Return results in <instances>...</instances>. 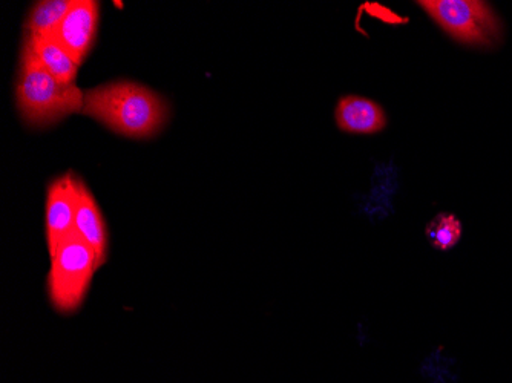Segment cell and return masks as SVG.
I'll list each match as a JSON object with an SVG mask.
<instances>
[{
    "label": "cell",
    "instance_id": "6da1fadb",
    "mask_svg": "<svg viewBox=\"0 0 512 383\" xmlns=\"http://www.w3.org/2000/svg\"><path fill=\"white\" fill-rule=\"evenodd\" d=\"M168 112L157 92L134 82L106 83L83 97V115L129 138L154 137L165 126Z\"/></svg>",
    "mask_w": 512,
    "mask_h": 383
},
{
    "label": "cell",
    "instance_id": "7a4b0ae2",
    "mask_svg": "<svg viewBox=\"0 0 512 383\" xmlns=\"http://www.w3.org/2000/svg\"><path fill=\"white\" fill-rule=\"evenodd\" d=\"M85 92L63 85L37 59L23 40L17 76L16 102L23 122L31 128H48L73 114H82Z\"/></svg>",
    "mask_w": 512,
    "mask_h": 383
},
{
    "label": "cell",
    "instance_id": "3957f363",
    "mask_svg": "<svg viewBox=\"0 0 512 383\" xmlns=\"http://www.w3.org/2000/svg\"><path fill=\"white\" fill-rule=\"evenodd\" d=\"M97 269L96 252L79 233H71L51 255L48 293L54 308L60 313L79 310Z\"/></svg>",
    "mask_w": 512,
    "mask_h": 383
},
{
    "label": "cell",
    "instance_id": "277c9868",
    "mask_svg": "<svg viewBox=\"0 0 512 383\" xmlns=\"http://www.w3.org/2000/svg\"><path fill=\"white\" fill-rule=\"evenodd\" d=\"M422 8L451 37L468 45H491L500 36V22L480 0H421Z\"/></svg>",
    "mask_w": 512,
    "mask_h": 383
},
{
    "label": "cell",
    "instance_id": "5b68a950",
    "mask_svg": "<svg viewBox=\"0 0 512 383\" xmlns=\"http://www.w3.org/2000/svg\"><path fill=\"white\" fill-rule=\"evenodd\" d=\"M82 180L73 172L56 178L46 194V244L54 255L60 244L76 232V212Z\"/></svg>",
    "mask_w": 512,
    "mask_h": 383
},
{
    "label": "cell",
    "instance_id": "8992f818",
    "mask_svg": "<svg viewBox=\"0 0 512 383\" xmlns=\"http://www.w3.org/2000/svg\"><path fill=\"white\" fill-rule=\"evenodd\" d=\"M100 4L94 0H76L65 19L50 34L79 65L85 62L96 42Z\"/></svg>",
    "mask_w": 512,
    "mask_h": 383
},
{
    "label": "cell",
    "instance_id": "52a82bcc",
    "mask_svg": "<svg viewBox=\"0 0 512 383\" xmlns=\"http://www.w3.org/2000/svg\"><path fill=\"white\" fill-rule=\"evenodd\" d=\"M336 123L345 132L375 134L385 128L387 117L378 103L358 95H347L339 100Z\"/></svg>",
    "mask_w": 512,
    "mask_h": 383
},
{
    "label": "cell",
    "instance_id": "ba28073f",
    "mask_svg": "<svg viewBox=\"0 0 512 383\" xmlns=\"http://www.w3.org/2000/svg\"><path fill=\"white\" fill-rule=\"evenodd\" d=\"M76 232L96 252L99 267L102 266L106 261V255H108V235H106L105 221H103L99 204L94 200L91 190L83 181L80 186L79 203H77Z\"/></svg>",
    "mask_w": 512,
    "mask_h": 383
},
{
    "label": "cell",
    "instance_id": "9c48e42d",
    "mask_svg": "<svg viewBox=\"0 0 512 383\" xmlns=\"http://www.w3.org/2000/svg\"><path fill=\"white\" fill-rule=\"evenodd\" d=\"M25 40L30 43L31 50L60 83L63 85H76L79 63L71 57V54L57 42L50 34H25Z\"/></svg>",
    "mask_w": 512,
    "mask_h": 383
},
{
    "label": "cell",
    "instance_id": "30bf717a",
    "mask_svg": "<svg viewBox=\"0 0 512 383\" xmlns=\"http://www.w3.org/2000/svg\"><path fill=\"white\" fill-rule=\"evenodd\" d=\"M76 0H45L37 2L25 22V34H48L56 30L57 25L65 19Z\"/></svg>",
    "mask_w": 512,
    "mask_h": 383
},
{
    "label": "cell",
    "instance_id": "8fae6325",
    "mask_svg": "<svg viewBox=\"0 0 512 383\" xmlns=\"http://www.w3.org/2000/svg\"><path fill=\"white\" fill-rule=\"evenodd\" d=\"M427 236L431 244L439 250H450L459 243L462 224L450 213H440L427 226Z\"/></svg>",
    "mask_w": 512,
    "mask_h": 383
}]
</instances>
